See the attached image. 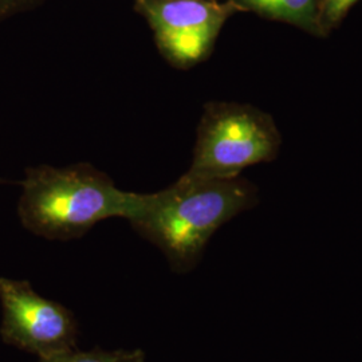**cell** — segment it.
<instances>
[{
    "instance_id": "obj_1",
    "label": "cell",
    "mask_w": 362,
    "mask_h": 362,
    "mask_svg": "<svg viewBox=\"0 0 362 362\" xmlns=\"http://www.w3.org/2000/svg\"><path fill=\"white\" fill-rule=\"evenodd\" d=\"M258 188L242 176L207 177L185 172L165 189L146 194L132 228L157 247L175 274L192 272L214 233L258 204Z\"/></svg>"
},
{
    "instance_id": "obj_2",
    "label": "cell",
    "mask_w": 362,
    "mask_h": 362,
    "mask_svg": "<svg viewBox=\"0 0 362 362\" xmlns=\"http://www.w3.org/2000/svg\"><path fill=\"white\" fill-rule=\"evenodd\" d=\"M16 214L28 233L58 242L79 239L104 220L128 221L141 211L146 194L128 192L89 163L25 169Z\"/></svg>"
},
{
    "instance_id": "obj_3",
    "label": "cell",
    "mask_w": 362,
    "mask_h": 362,
    "mask_svg": "<svg viewBox=\"0 0 362 362\" xmlns=\"http://www.w3.org/2000/svg\"><path fill=\"white\" fill-rule=\"evenodd\" d=\"M281 133L269 113L248 104L208 103L197 127L189 173L231 179L279 153Z\"/></svg>"
},
{
    "instance_id": "obj_4",
    "label": "cell",
    "mask_w": 362,
    "mask_h": 362,
    "mask_svg": "<svg viewBox=\"0 0 362 362\" xmlns=\"http://www.w3.org/2000/svg\"><path fill=\"white\" fill-rule=\"evenodd\" d=\"M0 338L6 345L46 358L77 348V318L65 305L42 297L26 279L0 276Z\"/></svg>"
},
{
    "instance_id": "obj_5",
    "label": "cell",
    "mask_w": 362,
    "mask_h": 362,
    "mask_svg": "<svg viewBox=\"0 0 362 362\" xmlns=\"http://www.w3.org/2000/svg\"><path fill=\"white\" fill-rule=\"evenodd\" d=\"M137 6L155 33L161 55L179 70L207 58L235 7L231 1L214 0H137Z\"/></svg>"
},
{
    "instance_id": "obj_6",
    "label": "cell",
    "mask_w": 362,
    "mask_h": 362,
    "mask_svg": "<svg viewBox=\"0 0 362 362\" xmlns=\"http://www.w3.org/2000/svg\"><path fill=\"white\" fill-rule=\"evenodd\" d=\"M235 6L251 10L264 18L281 21L320 35L321 22L320 0H230Z\"/></svg>"
},
{
    "instance_id": "obj_7",
    "label": "cell",
    "mask_w": 362,
    "mask_h": 362,
    "mask_svg": "<svg viewBox=\"0 0 362 362\" xmlns=\"http://www.w3.org/2000/svg\"><path fill=\"white\" fill-rule=\"evenodd\" d=\"M146 353L143 349L106 350L94 348L90 350H65L38 362H145Z\"/></svg>"
},
{
    "instance_id": "obj_8",
    "label": "cell",
    "mask_w": 362,
    "mask_h": 362,
    "mask_svg": "<svg viewBox=\"0 0 362 362\" xmlns=\"http://www.w3.org/2000/svg\"><path fill=\"white\" fill-rule=\"evenodd\" d=\"M358 0H322L321 4V22L322 27L336 25L345 18L350 8Z\"/></svg>"
},
{
    "instance_id": "obj_9",
    "label": "cell",
    "mask_w": 362,
    "mask_h": 362,
    "mask_svg": "<svg viewBox=\"0 0 362 362\" xmlns=\"http://www.w3.org/2000/svg\"><path fill=\"white\" fill-rule=\"evenodd\" d=\"M37 1L38 0H0V21L13 13L26 10Z\"/></svg>"
},
{
    "instance_id": "obj_10",
    "label": "cell",
    "mask_w": 362,
    "mask_h": 362,
    "mask_svg": "<svg viewBox=\"0 0 362 362\" xmlns=\"http://www.w3.org/2000/svg\"><path fill=\"white\" fill-rule=\"evenodd\" d=\"M7 182H8V181L6 180V179H3V177L0 176V185H1V184H7Z\"/></svg>"
}]
</instances>
